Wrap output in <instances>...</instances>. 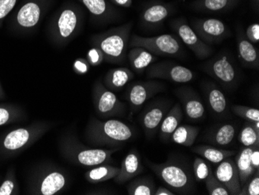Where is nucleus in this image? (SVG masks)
I'll list each match as a JSON object with an SVG mask.
<instances>
[{
  "label": "nucleus",
  "instance_id": "obj_1",
  "mask_svg": "<svg viewBox=\"0 0 259 195\" xmlns=\"http://www.w3.org/2000/svg\"><path fill=\"white\" fill-rule=\"evenodd\" d=\"M85 9L73 0L64 3L51 17L48 36L56 47H64L81 32L85 23Z\"/></svg>",
  "mask_w": 259,
  "mask_h": 195
},
{
  "label": "nucleus",
  "instance_id": "obj_2",
  "mask_svg": "<svg viewBox=\"0 0 259 195\" xmlns=\"http://www.w3.org/2000/svg\"><path fill=\"white\" fill-rule=\"evenodd\" d=\"M135 136V131L121 121L98 120L92 118L85 128V140L95 148H119Z\"/></svg>",
  "mask_w": 259,
  "mask_h": 195
},
{
  "label": "nucleus",
  "instance_id": "obj_3",
  "mask_svg": "<svg viewBox=\"0 0 259 195\" xmlns=\"http://www.w3.org/2000/svg\"><path fill=\"white\" fill-rule=\"evenodd\" d=\"M132 28L133 22H128L92 36L93 47L101 51L104 62L110 64H123L126 62Z\"/></svg>",
  "mask_w": 259,
  "mask_h": 195
},
{
  "label": "nucleus",
  "instance_id": "obj_4",
  "mask_svg": "<svg viewBox=\"0 0 259 195\" xmlns=\"http://www.w3.org/2000/svg\"><path fill=\"white\" fill-rule=\"evenodd\" d=\"M59 146L61 154L68 162L87 167L113 163L112 155L120 150V148H90L70 136L62 139Z\"/></svg>",
  "mask_w": 259,
  "mask_h": 195
},
{
  "label": "nucleus",
  "instance_id": "obj_5",
  "mask_svg": "<svg viewBox=\"0 0 259 195\" xmlns=\"http://www.w3.org/2000/svg\"><path fill=\"white\" fill-rule=\"evenodd\" d=\"M147 164L175 193L190 194L194 192V177L186 163L171 158L159 164L148 160Z\"/></svg>",
  "mask_w": 259,
  "mask_h": 195
},
{
  "label": "nucleus",
  "instance_id": "obj_6",
  "mask_svg": "<svg viewBox=\"0 0 259 195\" xmlns=\"http://www.w3.org/2000/svg\"><path fill=\"white\" fill-rule=\"evenodd\" d=\"M128 47H141L155 56L177 58L183 51L181 42L172 34H163L156 37H145L133 34L130 38Z\"/></svg>",
  "mask_w": 259,
  "mask_h": 195
},
{
  "label": "nucleus",
  "instance_id": "obj_7",
  "mask_svg": "<svg viewBox=\"0 0 259 195\" xmlns=\"http://www.w3.org/2000/svg\"><path fill=\"white\" fill-rule=\"evenodd\" d=\"M93 102L96 112L101 118L122 115L126 108L123 102L101 81H97L93 85Z\"/></svg>",
  "mask_w": 259,
  "mask_h": 195
},
{
  "label": "nucleus",
  "instance_id": "obj_8",
  "mask_svg": "<svg viewBox=\"0 0 259 195\" xmlns=\"http://www.w3.org/2000/svg\"><path fill=\"white\" fill-rule=\"evenodd\" d=\"M147 78L150 80H165L177 84H186L193 80L194 72L190 68L169 61L152 63L146 68Z\"/></svg>",
  "mask_w": 259,
  "mask_h": 195
},
{
  "label": "nucleus",
  "instance_id": "obj_9",
  "mask_svg": "<svg viewBox=\"0 0 259 195\" xmlns=\"http://www.w3.org/2000/svg\"><path fill=\"white\" fill-rule=\"evenodd\" d=\"M171 27L198 59L203 60L208 59L213 54V48L199 38L194 30L187 24L186 19L178 18L172 20Z\"/></svg>",
  "mask_w": 259,
  "mask_h": 195
},
{
  "label": "nucleus",
  "instance_id": "obj_10",
  "mask_svg": "<svg viewBox=\"0 0 259 195\" xmlns=\"http://www.w3.org/2000/svg\"><path fill=\"white\" fill-rule=\"evenodd\" d=\"M203 69L206 73L225 87H233L238 80L236 67L227 54H220L208 61L203 65Z\"/></svg>",
  "mask_w": 259,
  "mask_h": 195
},
{
  "label": "nucleus",
  "instance_id": "obj_11",
  "mask_svg": "<svg viewBox=\"0 0 259 195\" xmlns=\"http://www.w3.org/2000/svg\"><path fill=\"white\" fill-rule=\"evenodd\" d=\"M192 29L207 45L219 44L231 35L226 24L218 19H196L192 20Z\"/></svg>",
  "mask_w": 259,
  "mask_h": 195
},
{
  "label": "nucleus",
  "instance_id": "obj_12",
  "mask_svg": "<svg viewBox=\"0 0 259 195\" xmlns=\"http://www.w3.org/2000/svg\"><path fill=\"white\" fill-rule=\"evenodd\" d=\"M55 0H27L17 14V23L24 29L37 27L49 12Z\"/></svg>",
  "mask_w": 259,
  "mask_h": 195
},
{
  "label": "nucleus",
  "instance_id": "obj_13",
  "mask_svg": "<svg viewBox=\"0 0 259 195\" xmlns=\"http://www.w3.org/2000/svg\"><path fill=\"white\" fill-rule=\"evenodd\" d=\"M68 174L62 169L56 167L44 168L43 174L37 180L36 194L55 195L68 187Z\"/></svg>",
  "mask_w": 259,
  "mask_h": 195
},
{
  "label": "nucleus",
  "instance_id": "obj_14",
  "mask_svg": "<svg viewBox=\"0 0 259 195\" xmlns=\"http://www.w3.org/2000/svg\"><path fill=\"white\" fill-rule=\"evenodd\" d=\"M90 14L91 20L95 24H108L119 20L120 11L107 0H77Z\"/></svg>",
  "mask_w": 259,
  "mask_h": 195
},
{
  "label": "nucleus",
  "instance_id": "obj_15",
  "mask_svg": "<svg viewBox=\"0 0 259 195\" xmlns=\"http://www.w3.org/2000/svg\"><path fill=\"white\" fill-rule=\"evenodd\" d=\"M52 125L49 122L36 125L34 129H19L10 132L4 139V145L7 150H17L25 146L32 139H38L52 129Z\"/></svg>",
  "mask_w": 259,
  "mask_h": 195
},
{
  "label": "nucleus",
  "instance_id": "obj_16",
  "mask_svg": "<svg viewBox=\"0 0 259 195\" xmlns=\"http://www.w3.org/2000/svg\"><path fill=\"white\" fill-rule=\"evenodd\" d=\"M164 90V84L155 80L138 81L132 84L128 90V101L132 109L136 110L153 96Z\"/></svg>",
  "mask_w": 259,
  "mask_h": 195
},
{
  "label": "nucleus",
  "instance_id": "obj_17",
  "mask_svg": "<svg viewBox=\"0 0 259 195\" xmlns=\"http://www.w3.org/2000/svg\"><path fill=\"white\" fill-rule=\"evenodd\" d=\"M216 178L225 186L231 195L241 194V187L236 163L227 158L220 163L214 172Z\"/></svg>",
  "mask_w": 259,
  "mask_h": 195
},
{
  "label": "nucleus",
  "instance_id": "obj_18",
  "mask_svg": "<svg viewBox=\"0 0 259 195\" xmlns=\"http://www.w3.org/2000/svg\"><path fill=\"white\" fill-rule=\"evenodd\" d=\"M169 105L164 102H155L147 107L141 119V124L147 138L150 139L158 132L163 119L168 113Z\"/></svg>",
  "mask_w": 259,
  "mask_h": 195
},
{
  "label": "nucleus",
  "instance_id": "obj_19",
  "mask_svg": "<svg viewBox=\"0 0 259 195\" xmlns=\"http://www.w3.org/2000/svg\"><path fill=\"white\" fill-rule=\"evenodd\" d=\"M173 11L172 6L162 3H153L145 7L140 14V23L145 27L161 25Z\"/></svg>",
  "mask_w": 259,
  "mask_h": 195
},
{
  "label": "nucleus",
  "instance_id": "obj_20",
  "mask_svg": "<svg viewBox=\"0 0 259 195\" xmlns=\"http://www.w3.org/2000/svg\"><path fill=\"white\" fill-rule=\"evenodd\" d=\"M185 109V113L191 120H199L205 114V108L196 92L190 87H181L176 90Z\"/></svg>",
  "mask_w": 259,
  "mask_h": 195
},
{
  "label": "nucleus",
  "instance_id": "obj_21",
  "mask_svg": "<svg viewBox=\"0 0 259 195\" xmlns=\"http://www.w3.org/2000/svg\"><path fill=\"white\" fill-rule=\"evenodd\" d=\"M144 167L138 151L132 150L122 160L118 174L113 178L116 183L123 184L141 174Z\"/></svg>",
  "mask_w": 259,
  "mask_h": 195
},
{
  "label": "nucleus",
  "instance_id": "obj_22",
  "mask_svg": "<svg viewBox=\"0 0 259 195\" xmlns=\"http://www.w3.org/2000/svg\"><path fill=\"white\" fill-rule=\"evenodd\" d=\"M238 57L243 65L246 67L258 69V51L251 42L247 39L244 32L239 30L238 32Z\"/></svg>",
  "mask_w": 259,
  "mask_h": 195
},
{
  "label": "nucleus",
  "instance_id": "obj_23",
  "mask_svg": "<svg viewBox=\"0 0 259 195\" xmlns=\"http://www.w3.org/2000/svg\"><path fill=\"white\" fill-rule=\"evenodd\" d=\"M126 58L132 69L138 74L143 73L150 65L157 60L155 55L141 47L131 48L127 51Z\"/></svg>",
  "mask_w": 259,
  "mask_h": 195
},
{
  "label": "nucleus",
  "instance_id": "obj_24",
  "mask_svg": "<svg viewBox=\"0 0 259 195\" xmlns=\"http://www.w3.org/2000/svg\"><path fill=\"white\" fill-rule=\"evenodd\" d=\"M135 74L129 68L124 67L111 68L105 75L103 84L111 91H117L133 80Z\"/></svg>",
  "mask_w": 259,
  "mask_h": 195
},
{
  "label": "nucleus",
  "instance_id": "obj_25",
  "mask_svg": "<svg viewBox=\"0 0 259 195\" xmlns=\"http://www.w3.org/2000/svg\"><path fill=\"white\" fill-rule=\"evenodd\" d=\"M241 0H195L190 7L203 13L227 12L237 7Z\"/></svg>",
  "mask_w": 259,
  "mask_h": 195
},
{
  "label": "nucleus",
  "instance_id": "obj_26",
  "mask_svg": "<svg viewBox=\"0 0 259 195\" xmlns=\"http://www.w3.org/2000/svg\"><path fill=\"white\" fill-rule=\"evenodd\" d=\"M183 120V110L180 104H176L170 109L160 125L159 135L162 140L166 141L180 126Z\"/></svg>",
  "mask_w": 259,
  "mask_h": 195
},
{
  "label": "nucleus",
  "instance_id": "obj_27",
  "mask_svg": "<svg viewBox=\"0 0 259 195\" xmlns=\"http://www.w3.org/2000/svg\"><path fill=\"white\" fill-rule=\"evenodd\" d=\"M256 146L245 147L241 149L237 157L236 165L239 174L240 183L241 187L246 182L251 179L254 174L255 169L252 167L251 163V155Z\"/></svg>",
  "mask_w": 259,
  "mask_h": 195
},
{
  "label": "nucleus",
  "instance_id": "obj_28",
  "mask_svg": "<svg viewBox=\"0 0 259 195\" xmlns=\"http://www.w3.org/2000/svg\"><path fill=\"white\" fill-rule=\"evenodd\" d=\"M120 171L119 167H113L109 164L96 166L85 174L87 181L92 183H102L114 178Z\"/></svg>",
  "mask_w": 259,
  "mask_h": 195
},
{
  "label": "nucleus",
  "instance_id": "obj_29",
  "mask_svg": "<svg viewBox=\"0 0 259 195\" xmlns=\"http://www.w3.org/2000/svg\"><path fill=\"white\" fill-rule=\"evenodd\" d=\"M205 88H206L208 104L212 111L218 115H222L226 113L228 105H227V100L225 94H223L214 84L210 83H208L205 86Z\"/></svg>",
  "mask_w": 259,
  "mask_h": 195
},
{
  "label": "nucleus",
  "instance_id": "obj_30",
  "mask_svg": "<svg viewBox=\"0 0 259 195\" xmlns=\"http://www.w3.org/2000/svg\"><path fill=\"white\" fill-rule=\"evenodd\" d=\"M199 129L192 125H180L171 135V140L183 146L190 147L194 144Z\"/></svg>",
  "mask_w": 259,
  "mask_h": 195
},
{
  "label": "nucleus",
  "instance_id": "obj_31",
  "mask_svg": "<svg viewBox=\"0 0 259 195\" xmlns=\"http://www.w3.org/2000/svg\"><path fill=\"white\" fill-rule=\"evenodd\" d=\"M192 151L195 153L199 154L213 164H220L223 160L229 158L235 154L234 151L221 149L209 145H199L193 148Z\"/></svg>",
  "mask_w": 259,
  "mask_h": 195
},
{
  "label": "nucleus",
  "instance_id": "obj_32",
  "mask_svg": "<svg viewBox=\"0 0 259 195\" xmlns=\"http://www.w3.org/2000/svg\"><path fill=\"white\" fill-rule=\"evenodd\" d=\"M155 183L148 177L135 179L127 186V193L130 195H153L155 194Z\"/></svg>",
  "mask_w": 259,
  "mask_h": 195
},
{
  "label": "nucleus",
  "instance_id": "obj_33",
  "mask_svg": "<svg viewBox=\"0 0 259 195\" xmlns=\"http://www.w3.org/2000/svg\"><path fill=\"white\" fill-rule=\"evenodd\" d=\"M235 135V128L231 124H225L220 126L211 135L210 141L214 145H227L232 142Z\"/></svg>",
  "mask_w": 259,
  "mask_h": 195
},
{
  "label": "nucleus",
  "instance_id": "obj_34",
  "mask_svg": "<svg viewBox=\"0 0 259 195\" xmlns=\"http://www.w3.org/2000/svg\"><path fill=\"white\" fill-rule=\"evenodd\" d=\"M238 140L244 146H259V130L254 122L246 124L240 132Z\"/></svg>",
  "mask_w": 259,
  "mask_h": 195
},
{
  "label": "nucleus",
  "instance_id": "obj_35",
  "mask_svg": "<svg viewBox=\"0 0 259 195\" xmlns=\"http://www.w3.org/2000/svg\"><path fill=\"white\" fill-rule=\"evenodd\" d=\"M206 189L209 195H229V192L225 186L216 178L211 172L209 177L205 180Z\"/></svg>",
  "mask_w": 259,
  "mask_h": 195
},
{
  "label": "nucleus",
  "instance_id": "obj_36",
  "mask_svg": "<svg viewBox=\"0 0 259 195\" xmlns=\"http://www.w3.org/2000/svg\"><path fill=\"white\" fill-rule=\"evenodd\" d=\"M231 109L238 117L251 122H259L258 109L241 105H233Z\"/></svg>",
  "mask_w": 259,
  "mask_h": 195
},
{
  "label": "nucleus",
  "instance_id": "obj_37",
  "mask_svg": "<svg viewBox=\"0 0 259 195\" xmlns=\"http://www.w3.org/2000/svg\"><path fill=\"white\" fill-rule=\"evenodd\" d=\"M193 174L196 181H205L212 170L203 159L196 157L193 162Z\"/></svg>",
  "mask_w": 259,
  "mask_h": 195
},
{
  "label": "nucleus",
  "instance_id": "obj_38",
  "mask_svg": "<svg viewBox=\"0 0 259 195\" xmlns=\"http://www.w3.org/2000/svg\"><path fill=\"white\" fill-rule=\"evenodd\" d=\"M258 169L256 170L255 174L253 178L250 179L244 183L241 189V194L242 195H258L259 194V175Z\"/></svg>",
  "mask_w": 259,
  "mask_h": 195
},
{
  "label": "nucleus",
  "instance_id": "obj_39",
  "mask_svg": "<svg viewBox=\"0 0 259 195\" xmlns=\"http://www.w3.org/2000/svg\"><path fill=\"white\" fill-rule=\"evenodd\" d=\"M87 61L91 66H97L104 62L101 51L97 47H93L87 54Z\"/></svg>",
  "mask_w": 259,
  "mask_h": 195
},
{
  "label": "nucleus",
  "instance_id": "obj_40",
  "mask_svg": "<svg viewBox=\"0 0 259 195\" xmlns=\"http://www.w3.org/2000/svg\"><path fill=\"white\" fill-rule=\"evenodd\" d=\"M246 37L252 44H258L259 42V24L257 23L251 24L246 29Z\"/></svg>",
  "mask_w": 259,
  "mask_h": 195
},
{
  "label": "nucleus",
  "instance_id": "obj_41",
  "mask_svg": "<svg viewBox=\"0 0 259 195\" xmlns=\"http://www.w3.org/2000/svg\"><path fill=\"white\" fill-rule=\"evenodd\" d=\"M90 65L87 59H78L73 64L74 71L80 75L87 73L90 70Z\"/></svg>",
  "mask_w": 259,
  "mask_h": 195
},
{
  "label": "nucleus",
  "instance_id": "obj_42",
  "mask_svg": "<svg viewBox=\"0 0 259 195\" xmlns=\"http://www.w3.org/2000/svg\"><path fill=\"white\" fill-rule=\"evenodd\" d=\"M14 189V183L10 180H7L0 187V195L12 194Z\"/></svg>",
  "mask_w": 259,
  "mask_h": 195
},
{
  "label": "nucleus",
  "instance_id": "obj_43",
  "mask_svg": "<svg viewBox=\"0 0 259 195\" xmlns=\"http://www.w3.org/2000/svg\"><path fill=\"white\" fill-rule=\"evenodd\" d=\"M251 163L255 170L259 169V150L258 146H256L251 155Z\"/></svg>",
  "mask_w": 259,
  "mask_h": 195
},
{
  "label": "nucleus",
  "instance_id": "obj_44",
  "mask_svg": "<svg viewBox=\"0 0 259 195\" xmlns=\"http://www.w3.org/2000/svg\"><path fill=\"white\" fill-rule=\"evenodd\" d=\"M10 119V113L5 107H0V125H4Z\"/></svg>",
  "mask_w": 259,
  "mask_h": 195
},
{
  "label": "nucleus",
  "instance_id": "obj_45",
  "mask_svg": "<svg viewBox=\"0 0 259 195\" xmlns=\"http://www.w3.org/2000/svg\"><path fill=\"white\" fill-rule=\"evenodd\" d=\"M112 4L124 8H129L133 4V0H110Z\"/></svg>",
  "mask_w": 259,
  "mask_h": 195
},
{
  "label": "nucleus",
  "instance_id": "obj_46",
  "mask_svg": "<svg viewBox=\"0 0 259 195\" xmlns=\"http://www.w3.org/2000/svg\"><path fill=\"white\" fill-rule=\"evenodd\" d=\"M175 192L171 191L169 189L166 188L165 187H163V186H161V187H158V189L155 190V195H175Z\"/></svg>",
  "mask_w": 259,
  "mask_h": 195
},
{
  "label": "nucleus",
  "instance_id": "obj_47",
  "mask_svg": "<svg viewBox=\"0 0 259 195\" xmlns=\"http://www.w3.org/2000/svg\"><path fill=\"white\" fill-rule=\"evenodd\" d=\"M251 4L254 10H257V12H258L259 0H251Z\"/></svg>",
  "mask_w": 259,
  "mask_h": 195
},
{
  "label": "nucleus",
  "instance_id": "obj_48",
  "mask_svg": "<svg viewBox=\"0 0 259 195\" xmlns=\"http://www.w3.org/2000/svg\"><path fill=\"white\" fill-rule=\"evenodd\" d=\"M182 1H183V2H185V0H182Z\"/></svg>",
  "mask_w": 259,
  "mask_h": 195
}]
</instances>
